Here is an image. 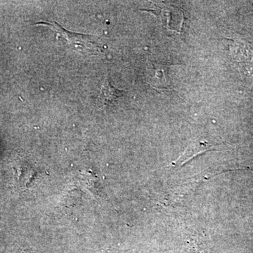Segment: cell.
I'll return each instance as SVG.
<instances>
[{"label": "cell", "instance_id": "cell-1", "mask_svg": "<svg viewBox=\"0 0 253 253\" xmlns=\"http://www.w3.org/2000/svg\"><path fill=\"white\" fill-rule=\"evenodd\" d=\"M36 25L45 26L51 28L54 33L66 40L68 44L75 49L92 54H100L102 51V46L99 43V40L96 38V36L81 34V33H76L68 31L63 28L59 23L54 22V21H50V22L42 21V22L36 23Z\"/></svg>", "mask_w": 253, "mask_h": 253}, {"label": "cell", "instance_id": "cell-2", "mask_svg": "<svg viewBox=\"0 0 253 253\" xmlns=\"http://www.w3.org/2000/svg\"><path fill=\"white\" fill-rule=\"evenodd\" d=\"M124 95V91L120 90L111 84L109 78L106 77L101 86L99 99L104 104H109L113 102L118 98Z\"/></svg>", "mask_w": 253, "mask_h": 253}]
</instances>
